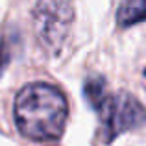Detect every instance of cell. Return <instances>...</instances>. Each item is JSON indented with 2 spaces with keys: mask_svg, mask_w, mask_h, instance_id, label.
Listing matches in <instances>:
<instances>
[{
  "mask_svg": "<svg viewBox=\"0 0 146 146\" xmlns=\"http://www.w3.org/2000/svg\"><path fill=\"white\" fill-rule=\"evenodd\" d=\"M144 76H146V70H144Z\"/></svg>",
  "mask_w": 146,
  "mask_h": 146,
  "instance_id": "obj_7",
  "label": "cell"
},
{
  "mask_svg": "<svg viewBox=\"0 0 146 146\" xmlns=\"http://www.w3.org/2000/svg\"><path fill=\"white\" fill-rule=\"evenodd\" d=\"M15 124L32 141L59 139L68 117L67 98L50 83H30L15 98Z\"/></svg>",
  "mask_w": 146,
  "mask_h": 146,
  "instance_id": "obj_1",
  "label": "cell"
},
{
  "mask_svg": "<svg viewBox=\"0 0 146 146\" xmlns=\"http://www.w3.org/2000/svg\"><path fill=\"white\" fill-rule=\"evenodd\" d=\"M74 22L70 0H39L33 7V32L41 46L50 54H59Z\"/></svg>",
  "mask_w": 146,
  "mask_h": 146,
  "instance_id": "obj_2",
  "label": "cell"
},
{
  "mask_svg": "<svg viewBox=\"0 0 146 146\" xmlns=\"http://www.w3.org/2000/svg\"><path fill=\"white\" fill-rule=\"evenodd\" d=\"M96 111L102 122L104 141L111 143L120 133L137 129L146 124V107L133 94L120 91V93L109 94L96 106Z\"/></svg>",
  "mask_w": 146,
  "mask_h": 146,
  "instance_id": "obj_3",
  "label": "cell"
},
{
  "mask_svg": "<svg viewBox=\"0 0 146 146\" xmlns=\"http://www.w3.org/2000/svg\"><path fill=\"white\" fill-rule=\"evenodd\" d=\"M83 93H85L87 102L93 106V109H96V106L107 94L106 93V82L100 76H89L85 80V85H83Z\"/></svg>",
  "mask_w": 146,
  "mask_h": 146,
  "instance_id": "obj_5",
  "label": "cell"
},
{
  "mask_svg": "<svg viewBox=\"0 0 146 146\" xmlns=\"http://www.w3.org/2000/svg\"><path fill=\"white\" fill-rule=\"evenodd\" d=\"M117 21L120 26H133L146 21V0H124L118 7Z\"/></svg>",
  "mask_w": 146,
  "mask_h": 146,
  "instance_id": "obj_4",
  "label": "cell"
},
{
  "mask_svg": "<svg viewBox=\"0 0 146 146\" xmlns=\"http://www.w3.org/2000/svg\"><path fill=\"white\" fill-rule=\"evenodd\" d=\"M9 59H11V54H9V46L6 43H0V76L4 74L6 67L9 65Z\"/></svg>",
  "mask_w": 146,
  "mask_h": 146,
  "instance_id": "obj_6",
  "label": "cell"
}]
</instances>
